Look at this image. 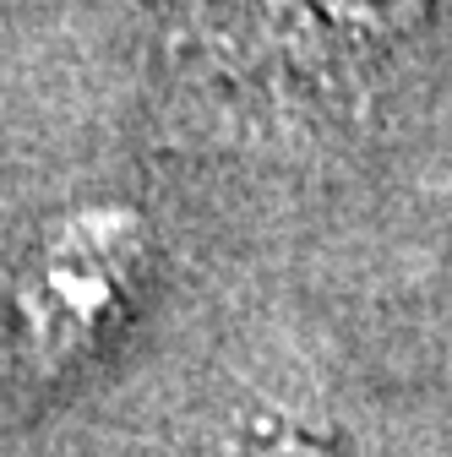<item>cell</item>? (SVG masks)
<instances>
[{"label":"cell","instance_id":"obj_2","mask_svg":"<svg viewBox=\"0 0 452 457\" xmlns=\"http://www.w3.org/2000/svg\"><path fill=\"white\" fill-rule=\"evenodd\" d=\"M235 457H332L322 441H311V436H295V430H284V436H267V441H251V446H240Z\"/></svg>","mask_w":452,"mask_h":457},{"label":"cell","instance_id":"obj_1","mask_svg":"<svg viewBox=\"0 0 452 457\" xmlns=\"http://www.w3.org/2000/svg\"><path fill=\"white\" fill-rule=\"evenodd\" d=\"M147 262V228L131 207L93 202L61 212L17 272V349L33 370L77 365L115 327Z\"/></svg>","mask_w":452,"mask_h":457}]
</instances>
